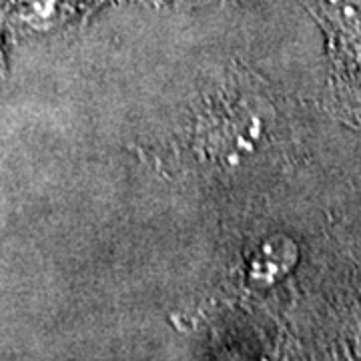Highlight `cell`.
<instances>
[{
	"mask_svg": "<svg viewBox=\"0 0 361 361\" xmlns=\"http://www.w3.org/2000/svg\"><path fill=\"white\" fill-rule=\"evenodd\" d=\"M313 13L327 32L337 61L361 63V0H313Z\"/></svg>",
	"mask_w": 361,
	"mask_h": 361,
	"instance_id": "cell-2",
	"label": "cell"
},
{
	"mask_svg": "<svg viewBox=\"0 0 361 361\" xmlns=\"http://www.w3.org/2000/svg\"><path fill=\"white\" fill-rule=\"evenodd\" d=\"M299 247L283 233H271L257 241L247 257V283L255 289H269L281 283L295 269Z\"/></svg>",
	"mask_w": 361,
	"mask_h": 361,
	"instance_id": "cell-3",
	"label": "cell"
},
{
	"mask_svg": "<svg viewBox=\"0 0 361 361\" xmlns=\"http://www.w3.org/2000/svg\"><path fill=\"white\" fill-rule=\"evenodd\" d=\"M269 113L263 101L241 99L227 103L221 115L209 121V145L223 165L235 167L245 163L267 137Z\"/></svg>",
	"mask_w": 361,
	"mask_h": 361,
	"instance_id": "cell-1",
	"label": "cell"
},
{
	"mask_svg": "<svg viewBox=\"0 0 361 361\" xmlns=\"http://www.w3.org/2000/svg\"><path fill=\"white\" fill-rule=\"evenodd\" d=\"M51 2H66V4H73V6H90L99 0H51Z\"/></svg>",
	"mask_w": 361,
	"mask_h": 361,
	"instance_id": "cell-4",
	"label": "cell"
}]
</instances>
